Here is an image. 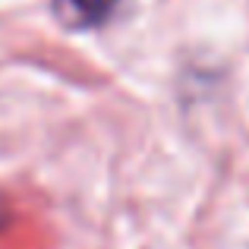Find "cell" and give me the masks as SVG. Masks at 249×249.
<instances>
[{
    "label": "cell",
    "instance_id": "1",
    "mask_svg": "<svg viewBox=\"0 0 249 249\" xmlns=\"http://www.w3.org/2000/svg\"><path fill=\"white\" fill-rule=\"evenodd\" d=\"M120 0H54V13L70 29H91L107 22L117 13Z\"/></svg>",
    "mask_w": 249,
    "mask_h": 249
}]
</instances>
